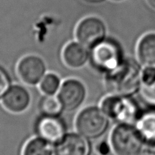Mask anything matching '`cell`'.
<instances>
[{"instance_id":"8fae6325","label":"cell","mask_w":155,"mask_h":155,"mask_svg":"<svg viewBox=\"0 0 155 155\" xmlns=\"http://www.w3.org/2000/svg\"><path fill=\"white\" fill-rule=\"evenodd\" d=\"M2 104L6 110L14 114L25 111L30 104V95L24 87L18 85L9 88L3 96Z\"/></svg>"},{"instance_id":"9a60e30c","label":"cell","mask_w":155,"mask_h":155,"mask_svg":"<svg viewBox=\"0 0 155 155\" xmlns=\"http://www.w3.org/2000/svg\"><path fill=\"white\" fill-rule=\"evenodd\" d=\"M22 155H54L51 143L41 137L33 138L24 145Z\"/></svg>"},{"instance_id":"30bf717a","label":"cell","mask_w":155,"mask_h":155,"mask_svg":"<svg viewBox=\"0 0 155 155\" xmlns=\"http://www.w3.org/2000/svg\"><path fill=\"white\" fill-rule=\"evenodd\" d=\"M36 132L40 137L55 145L66 135V128L58 116L44 115L37 122Z\"/></svg>"},{"instance_id":"d4e9b609","label":"cell","mask_w":155,"mask_h":155,"mask_svg":"<svg viewBox=\"0 0 155 155\" xmlns=\"http://www.w3.org/2000/svg\"><path fill=\"white\" fill-rule=\"evenodd\" d=\"M112 1H114V2H121V1H122V0H112Z\"/></svg>"},{"instance_id":"2e32d148","label":"cell","mask_w":155,"mask_h":155,"mask_svg":"<svg viewBox=\"0 0 155 155\" xmlns=\"http://www.w3.org/2000/svg\"><path fill=\"white\" fill-rule=\"evenodd\" d=\"M61 87L60 78L55 74H46L40 83V89L46 95H53Z\"/></svg>"},{"instance_id":"4fadbf2b","label":"cell","mask_w":155,"mask_h":155,"mask_svg":"<svg viewBox=\"0 0 155 155\" xmlns=\"http://www.w3.org/2000/svg\"><path fill=\"white\" fill-rule=\"evenodd\" d=\"M137 54L143 66L155 68V33L146 34L140 39Z\"/></svg>"},{"instance_id":"d6986e66","label":"cell","mask_w":155,"mask_h":155,"mask_svg":"<svg viewBox=\"0 0 155 155\" xmlns=\"http://www.w3.org/2000/svg\"><path fill=\"white\" fill-rule=\"evenodd\" d=\"M10 88V77L7 71L0 66V98H3Z\"/></svg>"},{"instance_id":"7402d4cb","label":"cell","mask_w":155,"mask_h":155,"mask_svg":"<svg viewBox=\"0 0 155 155\" xmlns=\"http://www.w3.org/2000/svg\"><path fill=\"white\" fill-rule=\"evenodd\" d=\"M146 152L150 155H155V141L146 143Z\"/></svg>"},{"instance_id":"ba28073f","label":"cell","mask_w":155,"mask_h":155,"mask_svg":"<svg viewBox=\"0 0 155 155\" xmlns=\"http://www.w3.org/2000/svg\"><path fill=\"white\" fill-rule=\"evenodd\" d=\"M85 96L84 85L79 80L69 79L61 85L57 97L63 109L71 111L80 107L84 101Z\"/></svg>"},{"instance_id":"7a4b0ae2","label":"cell","mask_w":155,"mask_h":155,"mask_svg":"<svg viewBox=\"0 0 155 155\" xmlns=\"http://www.w3.org/2000/svg\"><path fill=\"white\" fill-rule=\"evenodd\" d=\"M109 144L115 155H142L146 142L136 127L119 124L110 134Z\"/></svg>"},{"instance_id":"603a6c76","label":"cell","mask_w":155,"mask_h":155,"mask_svg":"<svg viewBox=\"0 0 155 155\" xmlns=\"http://www.w3.org/2000/svg\"><path fill=\"white\" fill-rule=\"evenodd\" d=\"M147 2L152 8H155V0H147Z\"/></svg>"},{"instance_id":"52a82bcc","label":"cell","mask_w":155,"mask_h":155,"mask_svg":"<svg viewBox=\"0 0 155 155\" xmlns=\"http://www.w3.org/2000/svg\"><path fill=\"white\" fill-rule=\"evenodd\" d=\"M17 72L21 81L29 86L40 84L46 74V64L41 58L27 55L21 58L17 66Z\"/></svg>"},{"instance_id":"8992f818","label":"cell","mask_w":155,"mask_h":155,"mask_svg":"<svg viewBox=\"0 0 155 155\" xmlns=\"http://www.w3.org/2000/svg\"><path fill=\"white\" fill-rule=\"evenodd\" d=\"M106 35V27L100 18L88 17L79 22L76 27L78 41L87 48H92L103 41Z\"/></svg>"},{"instance_id":"9c48e42d","label":"cell","mask_w":155,"mask_h":155,"mask_svg":"<svg viewBox=\"0 0 155 155\" xmlns=\"http://www.w3.org/2000/svg\"><path fill=\"white\" fill-rule=\"evenodd\" d=\"M54 155H91V146L88 139L81 134L68 133L55 144Z\"/></svg>"},{"instance_id":"6da1fadb","label":"cell","mask_w":155,"mask_h":155,"mask_svg":"<svg viewBox=\"0 0 155 155\" xmlns=\"http://www.w3.org/2000/svg\"><path fill=\"white\" fill-rule=\"evenodd\" d=\"M142 71L132 59H126L106 74L105 85L110 95L130 97L140 89Z\"/></svg>"},{"instance_id":"ac0fdd59","label":"cell","mask_w":155,"mask_h":155,"mask_svg":"<svg viewBox=\"0 0 155 155\" xmlns=\"http://www.w3.org/2000/svg\"><path fill=\"white\" fill-rule=\"evenodd\" d=\"M141 95L146 104L155 107V82L150 84H142L140 88Z\"/></svg>"},{"instance_id":"44dd1931","label":"cell","mask_w":155,"mask_h":155,"mask_svg":"<svg viewBox=\"0 0 155 155\" xmlns=\"http://www.w3.org/2000/svg\"><path fill=\"white\" fill-rule=\"evenodd\" d=\"M112 148H111L110 144L105 141L100 142L96 147V151L98 153L99 155H109L110 153Z\"/></svg>"},{"instance_id":"5b68a950","label":"cell","mask_w":155,"mask_h":155,"mask_svg":"<svg viewBox=\"0 0 155 155\" xmlns=\"http://www.w3.org/2000/svg\"><path fill=\"white\" fill-rule=\"evenodd\" d=\"M91 48V64L100 72L107 74L122 61L121 48L114 41L103 39Z\"/></svg>"},{"instance_id":"3957f363","label":"cell","mask_w":155,"mask_h":155,"mask_svg":"<svg viewBox=\"0 0 155 155\" xmlns=\"http://www.w3.org/2000/svg\"><path fill=\"white\" fill-rule=\"evenodd\" d=\"M100 109L108 118L119 124L136 122L140 115L138 106L127 96L109 95L102 100Z\"/></svg>"},{"instance_id":"e0dca14e","label":"cell","mask_w":155,"mask_h":155,"mask_svg":"<svg viewBox=\"0 0 155 155\" xmlns=\"http://www.w3.org/2000/svg\"><path fill=\"white\" fill-rule=\"evenodd\" d=\"M63 109L58 97L46 95L40 103V110L43 115L58 116Z\"/></svg>"},{"instance_id":"5bb4252c","label":"cell","mask_w":155,"mask_h":155,"mask_svg":"<svg viewBox=\"0 0 155 155\" xmlns=\"http://www.w3.org/2000/svg\"><path fill=\"white\" fill-rule=\"evenodd\" d=\"M136 128L146 143L155 141V110L140 114L136 120Z\"/></svg>"},{"instance_id":"cb8c5ba5","label":"cell","mask_w":155,"mask_h":155,"mask_svg":"<svg viewBox=\"0 0 155 155\" xmlns=\"http://www.w3.org/2000/svg\"><path fill=\"white\" fill-rule=\"evenodd\" d=\"M84 1L89 2H100L101 0H84Z\"/></svg>"},{"instance_id":"277c9868","label":"cell","mask_w":155,"mask_h":155,"mask_svg":"<svg viewBox=\"0 0 155 155\" xmlns=\"http://www.w3.org/2000/svg\"><path fill=\"white\" fill-rule=\"evenodd\" d=\"M109 126L106 115L101 109L88 107L78 114L75 120L76 130L79 134L88 139H97L101 137Z\"/></svg>"},{"instance_id":"7c38bea8","label":"cell","mask_w":155,"mask_h":155,"mask_svg":"<svg viewBox=\"0 0 155 155\" xmlns=\"http://www.w3.org/2000/svg\"><path fill=\"white\" fill-rule=\"evenodd\" d=\"M62 56L67 67L72 69H78L87 63L89 58V52L83 44L71 42L64 47Z\"/></svg>"},{"instance_id":"484cf974","label":"cell","mask_w":155,"mask_h":155,"mask_svg":"<svg viewBox=\"0 0 155 155\" xmlns=\"http://www.w3.org/2000/svg\"><path fill=\"white\" fill-rule=\"evenodd\" d=\"M142 155H150V154H147V153H146V154H143Z\"/></svg>"},{"instance_id":"ffe728a7","label":"cell","mask_w":155,"mask_h":155,"mask_svg":"<svg viewBox=\"0 0 155 155\" xmlns=\"http://www.w3.org/2000/svg\"><path fill=\"white\" fill-rule=\"evenodd\" d=\"M142 84H150L155 82V68H145L142 71Z\"/></svg>"}]
</instances>
